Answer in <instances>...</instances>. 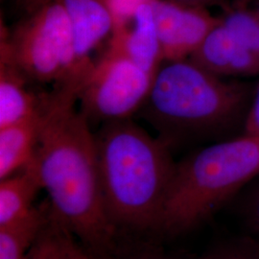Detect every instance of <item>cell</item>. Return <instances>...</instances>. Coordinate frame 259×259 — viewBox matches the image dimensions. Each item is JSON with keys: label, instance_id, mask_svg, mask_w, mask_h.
<instances>
[{"label": "cell", "instance_id": "obj_1", "mask_svg": "<svg viewBox=\"0 0 259 259\" xmlns=\"http://www.w3.org/2000/svg\"><path fill=\"white\" fill-rule=\"evenodd\" d=\"M81 88L57 85L45 94L42 120L29 161L47 191L53 214L87 248L111 247L116 228L103 202L95 135L77 111Z\"/></svg>", "mask_w": 259, "mask_h": 259}, {"label": "cell", "instance_id": "obj_2", "mask_svg": "<svg viewBox=\"0 0 259 259\" xmlns=\"http://www.w3.org/2000/svg\"><path fill=\"white\" fill-rule=\"evenodd\" d=\"M95 135L107 214L116 229L157 230L176 163L171 146L130 119L104 123Z\"/></svg>", "mask_w": 259, "mask_h": 259}, {"label": "cell", "instance_id": "obj_3", "mask_svg": "<svg viewBox=\"0 0 259 259\" xmlns=\"http://www.w3.org/2000/svg\"><path fill=\"white\" fill-rule=\"evenodd\" d=\"M255 89L226 81L189 59L161 65L139 115L170 146L185 139L223 138L245 123Z\"/></svg>", "mask_w": 259, "mask_h": 259}, {"label": "cell", "instance_id": "obj_4", "mask_svg": "<svg viewBox=\"0 0 259 259\" xmlns=\"http://www.w3.org/2000/svg\"><path fill=\"white\" fill-rule=\"evenodd\" d=\"M259 174V138L223 139L176 163L157 231L189 232Z\"/></svg>", "mask_w": 259, "mask_h": 259}, {"label": "cell", "instance_id": "obj_5", "mask_svg": "<svg viewBox=\"0 0 259 259\" xmlns=\"http://www.w3.org/2000/svg\"><path fill=\"white\" fill-rule=\"evenodd\" d=\"M0 55L16 65L28 81L79 84L80 73L71 25L61 0H54L27 15L1 37Z\"/></svg>", "mask_w": 259, "mask_h": 259}, {"label": "cell", "instance_id": "obj_6", "mask_svg": "<svg viewBox=\"0 0 259 259\" xmlns=\"http://www.w3.org/2000/svg\"><path fill=\"white\" fill-rule=\"evenodd\" d=\"M154 79L109 48L79 93L80 111L90 123L130 119L146 101Z\"/></svg>", "mask_w": 259, "mask_h": 259}, {"label": "cell", "instance_id": "obj_7", "mask_svg": "<svg viewBox=\"0 0 259 259\" xmlns=\"http://www.w3.org/2000/svg\"><path fill=\"white\" fill-rule=\"evenodd\" d=\"M157 27L163 63L190 58L221 18L206 8L188 6L174 0H149Z\"/></svg>", "mask_w": 259, "mask_h": 259}, {"label": "cell", "instance_id": "obj_8", "mask_svg": "<svg viewBox=\"0 0 259 259\" xmlns=\"http://www.w3.org/2000/svg\"><path fill=\"white\" fill-rule=\"evenodd\" d=\"M71 25L75 55L80 73L89 79L95 64L92 53L109 37L118 21L110 0H61Z\"/></svg>", "mask_w": 259, "mask_h": 259}, {"label": "cell", "instance_id": "obj_9", "mask_svg": "<svg viewBox=\"0 0 259 259\" xmlns=\"http://www.w3.org/2000/svg\"><path fill=\"white\" fill-rule=\"evenodd\" d=\"M189 60L207 72L221 78L259 74V58L232 37L224 27L222 19Z\"/></svg>", "mask_w": 259, "mask_h": 259}, {"label": "cell", "instance_id": "obj_10", "mask_svg": "<svg viewBox=\"0 0 259 259\" xmlns=\"http://www.w3.org/2000/svg\"><path fill=\"white\" fill-rule=\"evenodd\" d=\"M110 49L127 57L156 77L163 65L157 27L149 0L140 2L133 13L132 27L119 24L111 37Z\"/></svg>", "mask_w": 259, "mask_h": 259}, {"label": "cell", "instance_id": "obj_11", "mask_svg": "<svg viewBox=\"0 0 259 259\" xmlns=\"http://www.w3.org/2000/svg\"><path fill=\"white\" fill-rule=\"evenodd\" d=\"M27 78L8 58L0 55V128L37 113L42 96L27 89Z\"/></svg>", "mask_w": 259, "mask_h": 259}, {"label": "cell", "instance_id": "obj_12", "mask_svg": "<svg viewBox=\"0 0 259 259\" xmlns=\"http://www.w3.org/2000/svg\"><path fill=\"white\" fill-rule=\"evenodd\" d=\"M42 101L34 115L0 128V180L17 173L33 157L42 120Z\"/></svg>", "mask_w": 259, "mask_h": 259}, {"label": "cell", "instance_id": "obj_13", "mask_svg": "<svg viewBox=\"0 0 259 259\" xmlns=\"http://www.w3.org/2000/svg\"><path fill=\"white\" fill-rule=\"evenodd\" d=\"M44 190L35 167L30 162L17 173L0 180V226L26 216Z\"/></svg>", "mask_w": 259, "mask_h": 259}, {"label": "cell", "instance_id": "obj_14", "mask_svg": "<svg viewBox=\"0 0 259 259\" xmlns=\"http://www.w3.org/2000/svg\"><path fill=\"white\" fill-rule=\"evenodd\" d=\"M48 200L26 216L0 226V259H24L51 216Z\"/></svg>", "mask_w": 259, "mask_h": 259}, {"label": "cell", "instance_id": "obj_15", "mask_svg": "<svg viewBox=\"0 0 259 259\" xmlns=\"http://www.w3.org/2000/svg\"><path fill=\"white\" fill-rule=\"evenodd\" d=\"M52 210V209H51ZM24 259H90L79 240L51 211L47 226Z\"/></svg>", "mask_w": 259, "mask_h": 259}, {"label": "cell", "instance_id": "obj_16", "mask_svg": "<svg viewBox=\"0 0 259 259\" xmlns=\"http://www.w3.org/2000/svg\"><path fill=\"white\" fill-rule=\"evenodd\" d=\"M221 19L232 37L259 58V10L238 7L229 11Z\"/></svg>", "mask_w": 259, "mask_h": 259}, {"label": "cell", "instance_id": "obj_17", "mask_svg": "<svg viewBox=\"0 0 259 259\" xmlns=\"http://www.w3.org/2000/svg\"><path fill=\"white\" fill-rule=\"evenodd\" d=\"M205 259H259V250L249 244H232Z\"/></svg>", "mask_w": 259, "mask_h": 259}, {"label": "cell", "instance_id": "obj_18", "mask_svg": "<svg viewBox=\"0 0 259 259\" xmlns=\"http://www.w3.org/2000/svg\"><path fill=\"white\" fill-rule=\"evenodd\" d=\"M244 134L259 138V84L255 89L253 100L246 119Z\"/></svg>", "mask_w": 259, "mask_h": 259}, {"label": "cell", "instance_id": "obj_19", "mask_svg": "<svg viewBox=\"0 0 259 259\" xmlns=\"http://www.w3.org/2000/svg\"><path fill=\"white\" fill-rule=\"evenodd\" d=\"M247 214L250 228L259 238V191L251 198Z\"/></svg>", "mask_w": 259, "mask_h": 259}, {"label": "cell", "instance_id": "obj_20", "mask_svg": "<svg viewBox=\"0 0 259 259\" xmlns=\"http://www.w3.org/2000/svg\"><path fill=\"white\" fill-rule=\"evenodd\" d=\"M54 0H16L17 4L25 13V15H30L40 7L48 4L49 2Z\"/></svg>", "mask_w": 259, "mask_h": 259}, {"label": "cell", "instance_id": "obj_21", "mask_svg": "<svg viewBox=\"0 0 259 259\" xmlns=\"http://www.w3.org/2000/svg\"><path fill=\"white\" fill-rule=\"evenodd\" d=\"M178 3L185 4L188 6H195V7H204L207 8V6L214 5L216 3H220L223 0H174Z\"/></svg>", "mask_w": 259, "mask_h": 259}, {"label": "cell", "instance_id": "obj_22", "mask_svg": "<svg viewBox=\"0 0 259 259\" xmlns=\"http://www.w3.org/2000/svg\"><path fill=\"white\" fill-rule=\"evenodd\" d=\"M150 259H169V258H161V257H156V258H150Z\"/></svg>", "mask_w": 259, "mask_h": 259}, {"label": "cell", "instance_id": "obj_23", "mask_svg": "<svg viewBox=\"0 0 259 259\" xmlns=\"http://www.w3.org/2000/svg\"><path fill=\"white\" fill-rule=\"evenodd\" d=\"M257 1H258V2H259V0H257Z\"/></svg>", "mask_w": 259, "mask_h": 259}]
</instances>
